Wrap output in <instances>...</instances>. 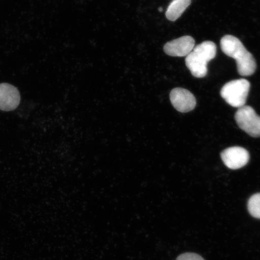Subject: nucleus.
Wrapping results in <instances>:
<instances>
[{
	"label": "nucleus",
	"instance_id": "obj_2",
	"mask_svg": "<svg viewBox=\"0 0 260 260\" xmlns=\"http://www.w3.org/2000/svg\"><path fill=\"white\" fill-rule=\"evenodd\" d=\"M216 53L217 47L213 42L205 41L194 47L185 59L191 75L197 78L206 77L208 63L216 57Z\"/></svg>",
	"mask_w": 260,
	"mask_h": 260
},
{
	"label": "nucleus",
	"instance_id": "obj_4",
	"mask_svg": "<svg viewBox=\"0 0 260 260\" xmlns=\"http://www.w3.org/2000/svg\"><path fill=\"white\" fill-rule=\"evenodd\" d=\"M236 121L240 128L253 138L260 136V117L252 107L245 106L237 110Z\"/></svg>",
	"mask_w": 260,
	"mask_h": 260
},
{
	"label": "nucleus",
	"instance_id": "obj_5",
	"mask_svg": "<svg viewBox=\"0 0 260 260\" xmlns=\"http://www.w3.org/2000/svg\"><path fill=\"white\" fill-rule=\"evenodd\" d=\"M221 158L226 167L231 170H239L248 164L250 156L245 148L235 146L225 149L221 153Z\"/></svg>",
	"mask_w": 260,
	"mask_h": 260
},
{
	"label": "nucleus",
	"instance_id": "obj_3",
	"mask_svg": "<svg viewBox=\"0 0 260 260\" xmlns=\"http://www.w3.org/2000/svg\"><path fill=\"white\" fill-rule=\"evenodd\" d=\"M251 84L245 79L229 81L222 87L220 95L229 105L233 107L245 106Z\"/></svg>",
	"mask_w": 260,
	"mask_h": 260
},
{
	"label": "nucleus",
	"instance_id": "obj_1",
	"mask_svg": "<svg viewBox=\"0 0 260 260\" xmlns=\"http://www.w3.org/2000/svg\"><path fill=\"white\" fill-rule=\"evenodd\" d=\"M220 47L224 54L236 60L240 76H250L254 74L256 69L255 58L238 38L232 35L224 36L220 40Z\"/></svg>",
	"mask_w": 260,
	"mask_h": 260
},
{
	"label": "nucleus",
	"instance_id": "obj_10",
	"mask_svg": "<svg viewBox=\"0 0 260 260\" xmlns=\"http://www.w3.org/2000/svg\"><path fill=\"white\" fill-rule=\"evenodd\" d=\"M249 213L256 219H260V193L252 195L248 203Z\"/></svg>",
	"mask_w": 260,
	"mask_h": 260
},
{
	"label": "nucleus",
	"instance_id": "obj_11",
	"mask_svg": "<svg viewBox=\"0 0 260 260\" xmlns=\"http://www.w3.org/2000/svg\"><path fill=\"white\" fill-rule=\"evenodd\" d=\"M176 260H204L203 257L197 253H186L178 256Z\"/></svg>",
	"mask_w": 260,
	"mask_h": 260
},
{
	"label": "nucleus",
	"instance_id": "obj_8",
	"mask_svg": "<svg viewBox=\"0 0 260 260\" xmlns=\"http://www.w3.org/2000/svg\"><path fill=\"white\" fill-rule=\"evenodd\" d=\"M20 101V93L16 87L9 83H0V110L12 111L17 108Z\"/></svg>",
	"mask_w": 260,
	"mask_h": 260
},
{
	"label": "nucleus",
	"instance_id": "obj_6",
	"mask_svg": "<svg viewBox=\"0 0 260 260\" xmlns=\"http://www.w3.org/2000/svg\"><path fill=\"white\" fill-rule=\"evenodd\" d=\"M170 100L174 108L181 113L193 110L197 105V100L189 90L177 87L171 90Z\"/></svg>",
	"mask_w": 260,
	"mask_h": 260
},
{
	"label": "nucleus",
	"instance_id": "obj_7",
	"mask_svg": "<svg viewBox=\"0 0 260 260\" xmlns=\"http://www.w3.org/2000/svg\"><path fill=\"white\" fill-rule=\"evenodd\" d=\"M195 41L190 36H184L173 41L167 42L164 50L168 56L172 57H186L193 50Z\"/></svg>",
	"mask_w": 260,
	"mask_h": 260
},
{
	"label": "nucleus",
	"instance_id": "obj_9",
	"mask_svg": "<svg viewBox=\"0 0 260 260\" xmlns=\"http://www.w3.org/2000/svg\"><path fill=\"white\" fill-rule=\"evenodd\" d=\"M191 0H173L169 5L166 16L169 20L175 21L191 4Z\"/></svg>",
	"mask_w": 260,
	"mask_h": 260
}]
</instances>
